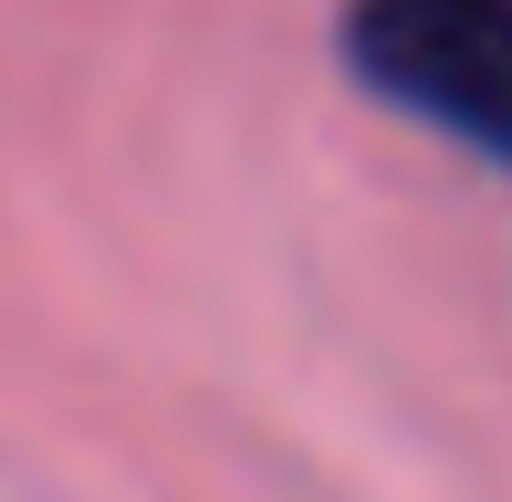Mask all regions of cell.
<instances>
[{"mask_svg": "<svg viewBox=\"0 0 512 502\" xmlns=\"http://www.w3.org/2000/svg\"><path fill=\"white\" fill-rule=\"evenodd\" d=\"M345 63L377 105L512 168V0H345Z\"/></svg>", "mask_w": 512, "mask_h": 502, "instance_id": "obj_1", "label": "cell"}]
</instances>
